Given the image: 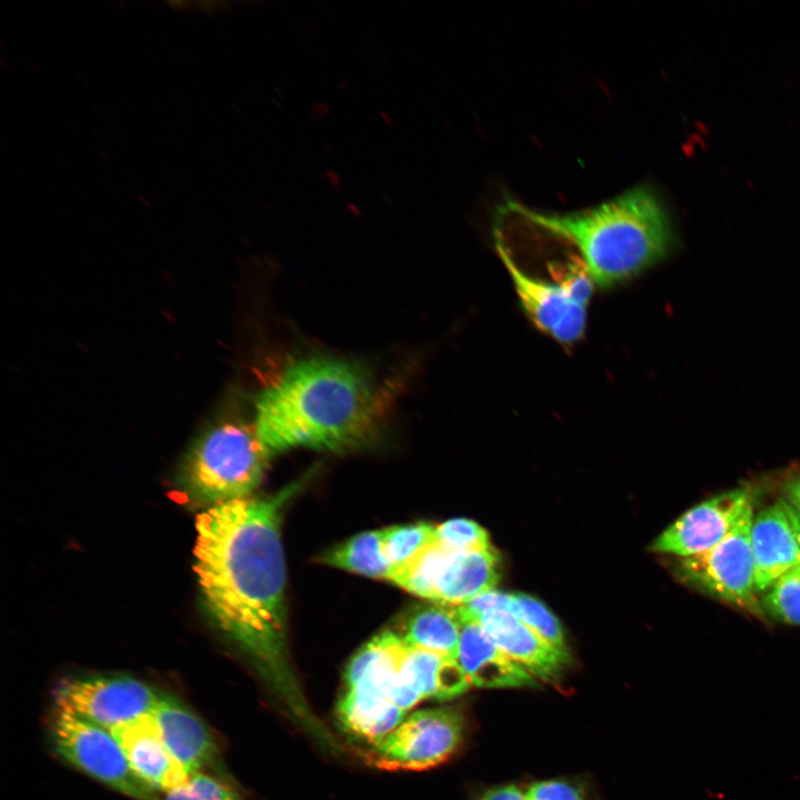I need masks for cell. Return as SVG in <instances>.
Wrapping results in <instances>:
<instances>
[{
    "instance_id": "cell-1",
    "label": "cell",
    "mask_w": 800,
    "mask_h": 800,
    "mask_svg": "<svg viewBox=\"0 0 800 800\" xmlns=\"http://www.w3.org/2000/svg\"><path fill=\"white\" fill-rule=\"evenodd\" d=\"M291 483L272 497L207 507L196 519L193 571L214 622L254 662L302 723L312 724L289 663L286 638V564L280 526Z\"/></svg>"
},
{
    "instance_id": "cell-2",
    "label": "cell",
    "mask_w": 800,
    "mask_h": 800,
    "mask_svg": "<svg viewBox=\"0 0 800 800\" xmlns=\"http://www.w3.org/2000/svg\"><path fill=\"white\" fill-rule=\"evenodd\" d=\"M389 392L354 362L306 357L260 391L253 422L272 456L298 447L351 451L379 437Z\"/></svg>"
},
{
    "instance_id": "cell-3",
    "label": "cell",
    "mask_w": 800,
    "mask_h": 800,
    "mask_svg": "<svg viewBox=\"0 0 800 800\" xmlns=\"http://www.w3.org/2000/svg\"><path fill=\"white\" fill-rule=\"evenodd\" d=\"M596 288L610 289L663 259L672 243L667 211L649 187H636L597 207L557 214Z\"/></svg>"
},
{
    "instance_id": "cell-4",
    "label": "cell",
    "mask_w": 800,
    "mask_h": 800,
    "mask_svg": "<svg viewBox=\"0 0 800 800\" xmlns=\"http://www.w3.org/2000/svg\"><path fill=\"white\" fill-rule=\"evenodd\" d=\"M271 457L253 420L226 416L190 447L179 481L190 498L208 507L247 498L262 481Z\"/></svg>"
},
{
    "instance_id": "cell-5",
    "label": "cell",
    "mask_w": 800,
    "mask_h": 800,
    "mask_svg": "<svg viewBox=\"0 0 800 800\" xmlns=\"http://www.w3.org/2000/svg\"><path fill=\"white\" fill-rule=\"evenodd\" d=\"M507 268L519 302L534 326L563 346L578 342L586 332L588 304L594 284L578 259L553 281L534 278L506 254Z\"/></svg>"
},
{
    "instance_id": "cell-6",
    "label": "cell",
    "mask_w": 800,
    "mask_h": 800,
    "mask_svg": "<svg viewBox=\"0 0 800 800\" xmlns=\"http://www.w3.org/2000/svg\"><path fill=\"white\" fill-rule=\"evenodd\" d=\"M753 516L752 503L720 543L703 553L680 558L676 573L694 590L751 613L762 614L751 550Z\"/></svg>"
},
{
    "instance_id": "cell-7",
    "label": "cell",
    "mask_w": 800,
    "mask_h": 800,
    "mask_svg": "<svg viewBox=\"0 0 800 800\" xmlns=\"http://www.w3.org/2000/svg\"><path fill=\"white\" fill-rule=\"evenodd\" d=\"M51 738L57 753L79 771L130 798L159 800L133 772L111 731L56 708Z\"/></svg>"
},
{
    "instance_id": "cell-8",
    "label": "cell",
    "mask_w": 800,
    "mask_h": 800,
    "mask_svg": "<svg viewBox=\"0 0 800 800\" xmlns=\"http://www.w3.org/2000/svg\"><path fill=\"white\" fill-rule=\"evenodd\" d=\"M407 650L402 639L392 633L382 652L340 698L337 714L351 733L374 744L391 733L406 712L391 699V691Z\"/></svg>"
},
{
    "instance_id": "cell-9",
    "label": "cell",
    "mask_w": 800,
    "mask_h": 800,
    "mask_svg": "<svg viewBox=\"0 0 800 800\" xmlns=\"http://www.w3.org/2000/svg\"><path fill=\"white\" fill-rule=\"evenodd\" d=\"M160 697L132 677L90 676L64 681L56 692V708L112 731L151 716Z\"/></svg>"
},
{
    "instance_id": "cell-10",
    "label": "cell",
    "mask_w": 800,
    "mask_h": 800,
    "mask_svg": "<svg viewBox=\"0 0 800 800\" xmlns=\"http://www.w3.org/2000/svg\"><path fill=\"white\" fill-rule=\"evenodd\" d=\"M463 717L453 707L410 713L384 739L374 744L376 764L387 769L423 770L436 767L458 749Z\"/></svg>"
},
{
    "instance_id": "cell-11",
    "label": "cell",
    "mask_w": 800,
    "mask_h": 800,
    "mask_svg": "<svg viewBox=\"0 0 800 800\" xmlns=\"http://www.w3.org/2000/svg\"><path fill=\"white\" fill-rule=\"evenodd\" d=\"M753 503L749 488H736L700 502L681 514L652 543L657 552L687 558L703 553L734 529Z\"/></svg>"
},
{
    "instance_id": "cell-12",
    "label": "cell",
    "mask_w": 800,
    "mask_h": 800,
    "mask_svg": "<svg viewBox=\"0 0 800 800\" xmlns=\"http://www.w3.org/2000/svg\"><path fill=\"white\" fill-rule=\"evenodd\" d=\"M751 550L759 593H763L782 574L800 564V542L784 498L754 513Z\"/></svg>"
},
{
    "instance_id": "cell-13",
    "label": "cell",
    "mask_w": 800,
    "mask_h": 800,
    "mask_svg": "<svg viewBox=\"0 0 800 800\" xmlns=\"http://www.w3.org/2000/svg\"><path fill=\"white\" fill-rule=\"evenodd\" d=\"M151 718L169 753L189 776L213 763L218 747L212 732L176 697L161 693Z\"/></svg>"
},
{
    "instance_id": "cell-14",
    "label": "cell",
    "mask_w": 800,
    "mask_h": 800,
    "mask_svg": "<svg viewBox=\"0 0 800 800\" xmlns=\"http://www.w3.org/2000/svg\"><path fill=\"white\" fill-rule=\"evenodd\" d=\"M476 623L507 657L534 678L551 681L560 674L568 661V652L547 643L507 610L486 612Z\"/></svg>"
},
{
    "instance_id": "cell-15",
    "label": "cell",
    "mask_w": 800,
    "mask_h": 800,
    "mask_svg": "<svg viewBox=\"0 0 800 800\" xmlns=\"http://www.w3.org/2000/svg\"><path fill=\"white\" fill-rule=\"evenodd\" d=\"M131 769L150 789L166 792L183 783L189 774L162 742L151 716L111 731Z\"/></svg>"
},
{
    "instance_id": "cell-16",
    "label": "cell",
    "mask_w": 800,
    "mask_h": 800,
    "mask_svg": "<svg viewBox=\"0 0 800 800\" xmlns=\"http://www.w3.org/2000/svg\"><path fill=\"white\" fill-rule=\"evenodd\" d=\"M456 660L470 684L481 688L536 686V678L507 657L476 622H461Z\"/></svg>"
},
{
    "instance_id": "cell-17",
    "label": "cell",
    "mask_w": 800,
    "mask_h": 800,
    "mask_svg": "<svg viewBox=\"0 0 800 800\" xmlns=\"http://www.w3.org/2000/svg\"><path fill=\"white\" fill-rule=\"evenodd\" d=\"M494 550L452 552L436 584L434 602L460 606L486 591L499 580Z\"/></svg>"
},
{
    "instance_id": "cell-18",
    "label": "cell",
    "mask_w": 800,
    "mask_h": 800,
    "mask_svg": "<svg viewBox=\"0 0 800 800\" xmlns=\"http://www.w3.org/2000/svg\"><path fill=\"white\" fill-rule=\"evenodd\" d=\"M400 634L407 646L457 657L461 621L456 606L434 602L414 609Z\"/></svg>"
},
{
    "instance_id": "cell-19",
    "label": "cell",
    "mask_w": 800,
    "mask_h": 800,
    "mask_svg": "<svg viewBox=\"0 0 800 800\" xmlns=\"http://www.w3.org/2000/svg\"><path fill=\"white\" fill-rule=\"evenodd\" d=\"M403 668L423 700H450L466 692L470 682L456 658L408 646Z\"/></svg>"
},
{
    "instance_id": "cell-20",
    "label": "cell",
    "mask_w": 800,
    "mask_h": 800,
    "mask_svg": "<svg viewBox=\"0 0 800 800\" xmlns=\"http://www.w3.org/2000/svg\"><path fill=\"white\" fill-rule=\"evenodd\" d=\"M321 561L339 569L370 578L391 581L393 568L382 551V530L353 536L327 551Z\"/></svg>"
},
{
    "instance_id": "cell-21",
    "label": "cell",
    "mask_w": 800,
    "mask_h": 800,
    "mask_svg": "<svg viewBox=\"0 0 800 800\" xmlns=\"http://www.w3.org/2000/svg\"><path fill=\"white\" fill-rule=\"evenodd\" d=\"M451 553L434 539L413 560L397 570L391 581L410 593L433 600L438 578Z\"/></svg>"
},
{
    "instance_id": "cell-22",
    "label": "cell",
    "mask_w": 800,
    "mask_h": 800,
    "mask_svg": "<svg viewBox=\"0 0 800 800\" xmlns=\"http://www.w3.org/2000/svg\"><path fill=\"white\" fill-rule=\"evenodd\" d=\"M434 537L436 526L424 522L383 529L382 551L393 573L433 543Z\"/></svg>"
},
{
    "instance_id": "cell-23",
    "label": "cell",
    "mask_w": 800,
    "mask_h": 800,
    "mask_svg": "<svg viewBox=\"0 0 800 800\" xmlns=\"http://www.w3.org/2000/svg\"><path fill=\"white\" fill-rule=\"evenodd\" d=\"M509 612L534 631L542 640L568 652L563 630L557 617L538 599L524 593H511Z\"/></svg>"
},
{
    "instance_id": "cell-24",
    "label": "cell",
    "mask_w": 800,
    "mask_h": 800,
    "mask_svg": "<svg viewBox=\"0 0 800 800\" xmlns=\"http://www.w3.org/2000/svg\"><path fill=\"white\" fill-rule=\"evenodd\" d=\"M760 607L763 614L774 620L800 626V564L760 594Z\"/></svg>"
},
{
    "instance_id": "cell-25",
    "label": "cell",
    "mask_w": 800,
    "mask_h": 800,
    "mask_svg": "<svg viewBox=\"0 0 800 800\" xmlns=\"http://www.w3.org/2000/svg\"><path fill=\"white\" fill-rule=\"evenodd\" d=\"M159 800H242L239 793L214 774L200 771L190 774L178 787L159 796Z\"/></svg>"
},
{
    "instance_id": "cell-26",
    "label": "cell",
    "mask_w": 800,
    "mask_h": 800,
    "mask_svg": "<svg viewBox=\"0 0 800 800\" xmlns=\"http://www.w3.org/2000/svg\"><path fill=\"white\" fill-rule=\"evenodd\" d=\"M436 542L451 552L487 550L490 542L487 531L477 522L457 518L436 526Z\"/></svg>"
},
{
    "instance_id": "cell-27",
    "label": "cell",
    "mask_w": 800,
    "mask_h": 800,
    "mask_svg": "<svg viewBox=\"0 0 800 800\" xmlns=\"http://www.w3.org/2000/svg\"><path fill=\"white\" fill-rule=\"evenodd\" d=\"M510 600L511 593L492 589L456 607L461 622H476L486 612L494 610L509 611Z\"/></svg>"
},
{
    "instance_id": "cell-28",
    "label": "cell",
    "mask_w": 800,
    "mask_h": 800,
    "mask_svg": "<svg viewBox=\"0 0 800 800\" xmlns=\"http://www.w3.org/2000/svg\"><path fill=\"white\" fill-rule=\"evenodd\" d=\"M527 800H583L582 791L562 780L540 781L530 786Z\"/></svg>"
},
{
    "instance_id": "cell-29",
    "label": "cell",
    "mask_w": 800,
    "mask_h": 800,
    "mask_svg": "<svg viewBox=\"0 0 800 800\" xmlns=\"http://www.w3.org/2000/svg\"><path fill=\"white\" fill-rule=\"evenodd\" d=\"M479 800H527V797L516 786H500L487 790Z\"/></svg>"
},
{
    "instance_id": "cell-30",
    "label": "cell",
    "mask_w": 800,
    "mask_h": 800,
    "mask_svg": "<svg viewBox=\"0 0 800 800\" xmlns=\"http://www.w3.org/2000/svg\"><path fill=\"white\" fill-rule=\"evenodd\" d=\"M786 499L800 510V476L791 480L786 489Z\"/></svg>"
},
{
    "instance_id": "cell-31",
    "label": "cell",
    "mask_w": 800,
    "mask_h": 800,
    "mask_svg": "<svg viewBox=\"0 0 800 800\" xmlns=\"http://www.w3.org/2000/svg\"><path fill=\"white\" fill-rule=\"evenodd\" d=\"M784 500L787 503V509H788V513H789L791 523L796 531L797 538L800 542V510H798L796 507H793L786 498H784Z\"/></svg>"
}]
</instances>
